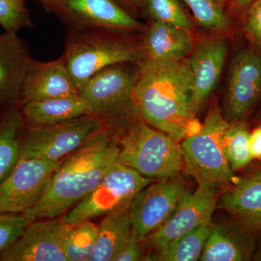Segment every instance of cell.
I'll list each match as a JSON object with an SVG mask.
<instances>
[{
	"label": "cell",
	"mask_w": 261,
	"mask_h": 261,
	"mask_svg": "<svg viewBox=\"0 0 261 261\" xmlns=\"http://www.w3.org/2000/svg\"><path fill=\"white\" fill-rule=\"evenodd\" d=\"M114 132L105 126L62 160L40 200L24 214L32 220L58 218L88 195L119 162Z\"/></svg>",
	"instance_id": "obj_1"
},
{
	"label": "cell",
	"mask_w": 261,
	"mask_h": 261,
	"mask_svg": "<svg viewBox=\"0 0 261 261\" xmlns=\"http://www.w3.org/2000/svg\"><path fill=\"white\" fill-rule=\"evenodd\" d=\"M138 66L135 98L141 119L179 142L198 133L202 123L190 110L187 58L171 64Z\"/></svg>",
	"instance_id": "obj_2"
},
{
	"label": "cell",
	"mask_w": 261,
	"mask_h": 261,
	"mask_svg": "<svg viewBox=\"0 0 261 261\" xmlns=\"http://www.w3.org/2000/svg\"><path fill=\"white\" fill-rule=\"evenodd\" d=\"M132 34L104 29L66 33L63 55L79 92L101 70L140 61V39Z\"/></svg>",
	"instance_id": "obj_3"
},
{
	"label": "cell",
	"mask_w": 261,
	"mask_h": 261,
	"mask_svg": "<svg viewBox=\"0 0 261 261\" xmlns=\"http://www.w3.org/2000/svg\"><path fill=\"white\" fill-rule=\"evenodd\" d=\"M138 63H119L94 74L80 92L91 115L100 118L106 126L123 130L140 119L135 98L139 79Z\"/></svg>",
	"instance_id": "obj_4"
},
{
	"label": "cell",
	"mask_w": 261,
	"mask_h": 261,
	"mask_svg": "<svg viewBox=\"0 0 261 261\" xmlns=\"http://www.w3.org/2000/svg\"><path fill=\"white\" fill-rule=\"evenodd\" d=\"M119 149V162L145 177H173L183 168L179 141L141 118L123 130Z\"/></svg>",
	"instance_id": "obj_5"
},
{
	"label": "cell",
	"mask_w": 261,
	"mask_h": 261,
	"mask_svg": "<svg viewBox=\"0 0 261 261\" xmlns=\"http://www.w3.org/2000/svg\"><path fill=\"white\" fill-rule=\"evenodd\" d=\"M229 124L217 103H214L200 132L181 143L184 169L199 187L218 189L235 180L221 145V135Z\"/></svg>",
	"instance_id": "obj_6"
},
{
	"label": "cell",
	"mask_w": 261,
	"mask_h": 261,
	"mask_svg": "<svg viewBox=\"0 0 261 261\" xmlns=\"http://www.w3.org/2000/svg\"><path fill=\"white\" fill-rule=\"evenodd\" d=\"M105 126L104 122L93 115L51 124L27 123L20 157L61 161L82 147Z\"/></svg>",
	"instance_id": "obj_7"
},
{
	"label": "cell",
	"mask_w": 261,
	"mask_h": 261,
	"mask_svg": "<svg viewBox=\"0 0 261 261\" xmlns=\"http://www.w3.org/2000/svg\"><path fill=\"white\" fill-rule=\"evenodd\" d=\"M43 9L56 17L65 32L89 29L143 32L145 25L113 0H40Z\"/></svg>",
	"instance_id": "obj_8"
},
{
	"label": "cell",
	"mask_w": 261,
	"mask_h": 261,
	"mask_svg": "<svg viewBox=\"0 0 261 261\" xmlns=\"http://www.w3.org/2000/svg\"><path fill=\"white\" fill-rule=\"evenodd\" d=\"M155 181L118 162L95 188L61 217L64 222L75 225L92 221L132 201L146 186Z\"/></svg>",
	"instance_id": "obj_9"
},
{
	"label": "cell",
	"mask_w": 261,
	"mask_h": 261,
	"mask_svg": "<svg viewBox=\"0 0 261 261\" xmlns=\"http://www.w3.org/2000/svg\"><path fill=\"white\" fill-rule=\"evenodd\" d=\"M187 191L185 182L177 176L155 180L140 190L129 205L132 233L142 241L161 227Z\"/></svg>",
	"instance_id": "obj_10"
},
{
	"label": "cell",
	"mask_w": 261,
	"mask_h": 261,
	"mask_svg": "<svg viewBox=\"0 0 261 261\" xmlns=\"http://www.w3.org/2000/svg\"><path fill=\"white\" fill-rule=\"evenodd\" d=\"M61 161L20 157L8 177L0 185V214H25L34 207Z\"/></svg>",
	"instance_id": "obj_11"
},
{
	"label": "cell",
	"mask_w": 261,
	"mask_h": 261,
	"mask_svg": "<svg viewBox=\"0 0 261 261\" xmlns=\"http://www.w3.org/2000/svg\"><path fill=\"white\" fill-rule=\"evenodd\" d=\"M218 199L217 189L198 186L194 192L188 190L169 219L142 240L144 245L155 251L195 228L211 224Z\"/></svg>",
	"instance_id": "obj_12"
},
{
	"label": "cell",
	"mask_w": 261,
	"mask_h": 261,
	"mask_svg": "<svg viewBox=\"0 0 261 261\" xmlns=\"http://www.w3.org/2000/svg\"><path fill=\"white\" fill-rule=\"evenodd\" d=\"M70 226L61 218L34 220L0 260L67 261L65 244Z\"/></svg>",
	"instance_id": "obj_13"
},
{
	"label": "cell",
	"mask_w": 261,
	"mask_h": 261,
	"mask_svg": "<svg viewBox=\"0 0 261 261\" xmlns=\"http://www.w3.org/2000/svg\"><path fill=\"white\" fill-rule=\"evenodd\" d=\"M228 51L226 38L208 36L195 44L187 58L192 80L190 110L194 116H197L217 85Z\"/></svg>",
	"instance_id": "obj_14"
},
{
	"label": "cell",
	"mask_w": 261,
	"mask_h": 261,
	"mask_svg": "<svg viewBox=\"0 0 261 261\" xmlns=\"http://www.w3.org/2000/svg\"><path fill=\"white\" fill-rule=\"evenodd\" d=\"M261 96V51L245 49L230 65L226 98L229 123L244 121Z\"/></svg>",
	"instance_id": "obj_15"
},
{
	"label": "cell",
	"mask_w": 261,
	"mask_h": 261,
	"mask_svg": "<svg viewBox=\"0 0 261 261\" xmlns=\"http://www.w3.org/2000/svg\"><path fill=\"white\" fill-rule=\"evenodd\" d=\"M80 95L67 67L65 57L55 61L33 59L24 78L19 105L51 98Z\"/></svg>",
	"instance_id": "obj_16"
},
{
	"label": "cell",
	"mask_w": 261,
	"mask_h": 261,
	"mask_svg": "<svg viewBox=\"0 0 261 261\" xmlns=\"http://www.w3.org/2000/svg\"><path fill=\"white\" fill-rule=\"evenodd\" d=\"M140 38L141 60L146 65L178 63L187 58L193 49L191 32L152 20Z\"/></svg>",
	"instance_id": "obj_17"
},
{
	"label": "cell",
	"mask_w": 261,
	"mask_h": 261,
	"mask_svg": "<svg viewBox=\"0 0 261 261\" xmlns=\"http://www.w3.org/2000/svg\"><path fill=\"white\" fill-rule=\"evenodd\" d=\"M33 59L18 33L0 34V113L19 104L22 84Z\"/></svg>",
	"instance_id": "obj_18"
},
{
	"label": "cell",
	"mask_w": 261,
	"mask_h": 261,
	"mask_svg": "<svg viewBox=\"0 0 261 261\" xmlns=\"http://www.w3.org/2000/svg\"><path fill=\"white\" fill-rule=\"evenodd\" d=\"M217 206L254 233L261 231V168L235 179L218 199Z\"/></svg>",
	"instance_id": "obj_19"
},
{
	"label": "cell",
	"mask_w": 261,
	"mask_h": 261,
	"mask_svg": "<svg viewBox=\"0 0 261 261\" xmlns=\"http://www.w3.org/2000/svg\"><path fill=\"white\" fill-rule=\"evenodd\" d=\"M257 234L233 221L211 225L210 233L200 258L201 261H247L255 256Z\"/></svg>",
	"instance_id": "obj_20"
},
{
	"label": "cell",
	"mask_w": 261,
	"mask_h": 261,
	"mask_svg": "<svg viewBox=\"0 0 261 261\" xmlns=\"http://www.w3.org/2000/svg\"><path fill=\"white\" fill-rule=\"evenodd\" d=\"M130 202L106 215L98 226L95 248L90 261H113L132 233Z\"/></svg>",
	"instance_id": "obj_21"
},
{
	"label": "cell",
	"mask_w": 261,
	"mask_h": 261,
	"mask_svg": "<svg viewBox=\"0 0 261 261\" xmlns=\"http://www.w3.org/2000/svg\"><path fill=\"white\" fill-rule=\"evenodd\" d=\"M25 126L20 105H12L0 113V185L20 159Z\"/></svg>",
	"instance_id": "obj_22"
},
{
	"label": "cell",
	"mask_w": 261,
	"mask_h": 261,
	"mask_svg": "<svg viewBox=\"0 0 261 261\" xmlns=\"http://www.w3.org/2000/svg\"><path fill=\"white\" fill-rule=\"evenodd\" d=\"M29 124L61 123L91 115L88 106L80 95L32 101L20 106Z\"/></svg>",
	"instance_id": "obj_23"
},
{
	"label": "cell",
	"mask_w": 261,
	"mask_h": 261,
	"mask_svg": "<svg viewBox=\"0 0 261 261\" xmlns=\"http://www.w3.org/2000/svg\"><path fill=\"white\" fill-rule=\"evenodd\" d=\"M211 225H204L176 239L162 248L146 255V260L196 261L201 255L210 233Z\"/></svg>",
	"instance_id": "obj_24"
},
{
	"label": "cell",
	"mask_w": 261,
	"mask_h": 261,
	"mask_svg": "<svg viewBox=\"0 0 261 261\" xmlns=\"http://www.w3.org/2000/svg\"><path fill=\"white\" fill-rule=\"evenodd\" d=\"M250 130L244 121L230 123L221 135L223 151L233 172L253 161L250 149Z\"/></svg>",
	"instance_id": "obj_25"
},
{
	"label": "cell",
	"mask_w": 261,
	"mask_h": 261,
	"mask_svg": "<svg viewBox=\"0 0 261 261\" xmlns=\"http://www.w3.org/2000/svg\"><path fill=\"white\" fill-rule=\"evenodd\" d=\"M97 231V225L92 221L71 225L65 244L67 261H90L95 248Z\"/></svg>",
	"instance_id": "obj_26"
},
{
	"label": "cell",
	"mask_w": 261,
	"mask_h": 261,
	"mask_svg": "<svg viewBox=\"0 0 261 261\" xmlns=\"http://www.w3.org/2000/svg\"><path fill=\"white\" fill-rule=\"evenodd\" d=\"M191 10L199 27L213 32H226L230 20L224 0H181Z\"/></svg>",
	"instance_id": "obj_27"
},
{
	"label": "cell",
	"mask_w": 261,
	"mask_h": 261,
	"mask_svg": "<svg viewBox=\"0 0 261 261\" xmlns=\"http://www.w3.org/2000/svg\"><path fill=\"white\" fill-rule=\"evenodd\" d=\"M151 20L191 32L193 25L178 0H146L145 11Z\"/></svg>",
	"instance_id": "obj_28"
},
{
	"label": "cell",
	"mask_w": 261,
	"mask_h": 261,
	"mask_svg": "<svg viewBox=\"0 0 261 261\" xmlns=\"http://www.w3.org/2000/svg\"><path fill=\"white\" fill-rule=\"evenodd\" d=\"M27 0H0V27L4 32L18 33L33 29L30 10L25 6Z\"/></svg>",
	"instance_id": "obj_29"
},
{
	"label": "cell",
	"mask_w": 261,
	"mask_h": 261,
	"mask_svg": "<svg viewBox=\"0 0 261 261\" xmlns=\"http://www.w3.org/2000/svg\"><path fill=\"white\" fill-rule=\"evenodd\" d=\"M33 221L24 214H0V255L20 238Z\"/></svg>",
	"instance_id": "obj_30"
},
{
	"label": "cell",
	"mask_w": 261,
	"mask_h": 261,
	"mask_svg": "<svg viewBox=\"0 0 261 261\" xmlns=\"http://www.w3.org/2000/svg\"><path fill=\"white\" fill-rule=\"evenodd\" d=\"M243 28L246 37L261 49V0H255L247 8Z\"/></svg>",
	"instance_id": "obj_31"
},
{
	"label": "cell",
	"mask_w": 261,
	"mask_h": 261,
	"mask_svg": "<svg viewBox=\"0 0 261 261\" xmlns=\"http://www.w3.org/2000/svg\"><path fill=\"white\" fill-rule=\"evenodd\" d=\"M145 260L143 242L138 240L133 233L118 252L113 261H137Z\"/></svg>",
	"instance_id": "obj_32"
},
{
	"label": "cell",
	"mask_w": 261,
	"mask_h": 261,
	"mask_svg": "<svg viewBox=\"0 0 261 261\" xmlns=\"http://www.w3.org/2000/svg\"><path fill=\"white\" fill-rule=\"evenodd\" d=\"M127 13L138 19L142 13L145 11L146 0H113Z\"/></svg>",
	"instance_id": "obj_33"
},
{
	"label": "cell",
	"mask_w": 261,
	"mask_h": 261,
	"mask_svg": "<svg viewBox=\"0 0 261 261\" xmlns=\"http://www.w3.org/2000/svg\"><path fill=\"white\" fill-rule=\"evenodd\" d=\"M250 149L252 159L261 160V122L250 136Z\"/></svg>",
	"instance_id": "obj_34"
},
{
	"label": "cell",
	"mask_w": 261,
	"mask_h": 261,
	"mask_svg": "<svg viewBox=\"0 0 261 261\" xmlns=\"http://www.w3.org/2000/svg\"><path fill=\"white\" fill-rule=\"evenodd\" d=\"M255 0H232V6L237 10L247 9Z\"/></svg>",
	"instance_id": "obj_35"
},
{
	"label": "cell",
	"mask_w": 261,
	"mask_h": 261,
	"mask_svg": "<svg viewBox=\"0 0 261 261\" xmlns=\"http://www.w3.org/2000/svg\"><path fill=\"white\" fill-rule=\"evenodd\" d=\"M254 258L255 260H261V231L257 233V247Z\"/></svg>",
	"instance_id": "obj_36"
},
{
	"label": "cell",
	"mask_w": 261,
	"mask_h": 261,
	"mask_svg": "<svg viewBox=\"0 0 261 261\" xmlns=\"http://www.w3.org/2000/svg\"><path fill=\"white\" fill-rule=\"evenodd\" d=\"M257 121L261 122V110L259 113L258 117H257Z\"/></svg>",
	"instance_id": "obj_37"
},
{
	"label": "cell",
	"mask_w": 261,
	"mask_h": 261,
	"mask_svg": "<svg viewBox=\"0 0 261 261\" xmlns=\"http://www.w3.org/2000/svg\"><path fill=\"white\" fill-rule=\"evenodd\" d=\"M33 1H37V2H39V1H40V0H33Z\"/></svg>",
	"instance_id": "obj_38"
}]
</instances>
